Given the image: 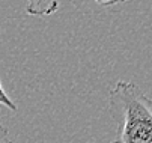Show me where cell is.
<instances>
[{"label":"cell","mask_w":152,"mask_h":143,"mask_svg":"<svg viewBox=\"0 0 152 143\" xmlns=\"http://www.w3.org/2000/svg\"><path fill=\"white\" fill-rule=\"evenodd\" d=\"M110 107L121 117V143H152V101L136 85L118 81L108 92Z\"/></svg>","instance_id":"cell-1"},{"label":"cell","mask_w":152,"mask_h":143,"mask_svg":"<svg viewBox=\"0 0 152 143\" xmlns=\"http://www.w3.org/2000/svg\"><path fill=\"white\" fill-rule=\"evenodd\" d=\"M0 107H6L12 112H17V104L11 99V96L6 93V90L3 89V85L0 81Z\"/></svg>","instance_id":"cell-2"},{"label":"cell","mask_w":152,"mask_h":143,"mask_svg":"<svg viewBox=\"0 0 152 143\" xmlns=\"http://www.w3.org/2000/svg\"><path fill=\"white\" fill-rule=\"evenodd\" d=\"M0 143H14L12 140H11V137H9V133H8V130L0 124Z\"/></svg>","instance_id":"cell-3"},{"label":"cell","mask_w":152,"mask_h":143,"mask_svg":"<svg viewBox=\"0 0 152 143\" xmlns=\"http://www.w3.org/2000/svg\"><path fill=\"white\" fill-rule=\"evenodd\" d=\"M112 143H121V142H119V140H115V142H112Z\"/></svg>","instance_id":"cell-4"}]
</instances>
